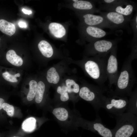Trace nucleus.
Listing matches in <instances>:
<instances>
[{
  "label": "nucleus",
  "mask_w": 137,
  "mask_h": 137,
  "mask_svg": "<svg viewBox=\"0 0 137 137\" xmlns=\"http://www.w3.org/2000/svg\"><path fill=\"white\" fill-rule=\"evenodd\" d=\"M6 58L9 62L15 66H21L23 64V61L22 58L17 55L13 50H9L7 52Z\"/></svg>",
  "instance_id": "a211bd4d"
},
{
  "label": "nucleus",
  "mask_w": 137,
  "mask_h": 137,
  "mask_svg": "<svg viewBox=\"0 0 137 137\" xmlns=\"http://www.w3.org/2000/svg\"><path fill=\"white\" fill-rule=\"evenodd\" d=\"M38 48L42 55L47 58L52 57L54 53L53 48L50 44L45 40L41 41L38 45Z\"/></svg>",
  "instance_id": "f3484780"
},
{
  "label": "nucleus",
  "mask_w": 137,
  "mask_h": 137,
  "mask_svg": "<svg viewBox=\"0 0 137 137\" xmlns=\"http://www.w3.org/2000/svg\"><path fill=\"white\" fill-rule=\"evenodd\" d=\"M121 40V38H117L113 40L100 39L95 41L86 46V54L93 57L108 55Z\"/></svg>",
  "instance_id": "39448f33"
},
{
  "label": "nucleus",
  "mask_w": 137,
  "mask_h": 137,
  "mask_svg": "<svg viewBox=\"0 0 137 137\" xmlns=\"http://www.w3.org/2000/svg\"><path fill=\"white\" fill-rule=\"evenodd\" d=\"M15 30L13 24L4 19L0 20V30L2 32L11 36L14 33Z\"/></svg>",
  "instance_id": "6ab92c4d"
},
{
  "label": "nucleus",
  "mask_w": 137,
  "mask_h": 137,
  "mask_svg": "<svg viewBox=\"0 0 137 137\" xmlns=\"http://www.w3.org/2000/svg\"><path fill=\"white\" fill-rule=\"evenodd\" d=\"M52 112L56 118L60 121H65L69 117L68 111L65 108L60 107L55 108Z\"/></svg>",
  "instance_id": "412c9836"
},
{
  "label": "nucleus",
  "mask_w": 137,
  "mask_h": 137,
  "mask_svg": "<svg viewBox=\"0 0 137 137\" xmlns=\"http://www.w3.org/2000/svg\"><path fill=\"white\" fill-rule=\"evenodd\" d=\"M56 92L59 95L60 99L61 101L65 102L69 100L70 96L67 91L66 87L64 83L57 87Z\"/></svg>",
  "instance_id": "5701e85b"
},
{
  "label": "nucleus",
  "mask_w": 137,
  "mask_h": 137,
  "mask_svg": "<svg viewBox=\"0 0 137 137\" xmlns=\"http://www.w3.org/2000/svg\"><path fill=\"white\" fill-rule=\"evenodd\" d=\"M80 86L79 97L81 99L91 104L97 113L102 108L106 98L104 95L106 91L104 87L90 84L82 81Z\"/></svg>",
  "instance_id": "7ed1b4c3"
},
{
  "label": "nucleus",
  "mask_w": 137,
  "mask_h": 137,
  "mask_svg": "<svg viewBox=\"0 0 137 137\" xmlns=\"http://www.w3.org/2000/svg\"><path fill=\"white\" fill-rule=\"evenodd\" d=\"M61 78L60 73L56 67H52L47 71L46 79L48 82L54 85L58 84Z\"/></svg>",
  "instance_id": "2eb2a0df"
},
{
  "label": "nucleus",
  "mask_w": 137,
  "mask_h": 137,
  "mask_svg": "<svg viewBox=\"0 0 137 137\" xmlns=\"http://www.w3.org/2000/svg\"><path fill=\"white\" fill-rule=\"evenodd\" d=\"M80 17L82 25L95 26L102 29L109 28L114 29L117 28L101 15L81 12Z\"/></svg>",
  "instance_id": "0eeeda50"
},
{
  "label": "nucleus",
  "mask_w": 137,
  "mask_h": 137,
  "mask_svg": "<svg viewBox=\"0 0 137 137\" xmlns=\"http://www.w3.org/2000/svg\"><path fill=\"white\" fill-rule=\"evenodd\" d=\"M72 5L74 8L81 11L82 12L94 14L99 13L101 11L96 7L93 3L88 1L77 0L76 2H74Z\"/></svg>",
  "instance_id": "ddd939ff"
},
{
  "label": "nucleus",
  "mask_w": 137,
  "mask_h": 137,
  "mask_svg": "<svg viewBox=\"0 0 137 137\" xmlns=\"http://www.w3.org/2000/svg\"><path fill=\"white\" fill-rule=\"evenodd\" d=\"M45 89V85L44 82L39 81L38 83V87L35 96V101L37 103H40L43 100Z\"/></svg>",
  "instance_id": "b1692460"
},
{
  "label": "nucleus",
  "mask_w": 137,
  "mask_h": 137,
  "mask_svg": "<svg viewBox=\"0 0 137 137\" xmlns=\"http://www.w3.org/2000/svg\"><path fill=\"white\" fill-rule=\"evenodd\" d=\"M22 11L25 14L29 15L32 13L31 11L27 10L24 9H23L22 10Z\"/></svg>",
  "instance_id": "7c9ffc66"
},
{
  "label": "nucleus",
  "mask_w": 137,
  "mask_h": 137,
  "mask_svg": "<svg viewBox=\"0 0 137 137\" xmlns=\"http://www.w3.org/2000/svg\"></svg>",
  "instance_id": "c9c22d12"
},
{
  "label": "nucleus",
  "mask_w": 137,
  "mask_h": 137,
  "mask_svg": "<svg viewBox=\"0 0 137 137\" xmlns=\"http://www.w3.org/2000/svg\"><path fill=\"white\" fill-rule=\"evenodd\" d=\"M48 28L51 33L57 38H62L66 34L65 27L62 24L59 23L53 22L50 23Z\"/></svg>",
  "instance_id": "4468645a"
},
{
  "label": "nucleus",
  "mask_w": 137,
  "mask_h": 137,
  "mask_svg": "<svg viewBox=\"0 0 137 137\" xmlns=\"http://www.w3.org/2000/svg\"><path fill=\"white\" fill-rule=\"evenodd\" d=\"M99 13L117 28H124L126 29L128 33H131L129 25L131 19L113 11H100Z\"/></svg>",
  "instance_id": "6e6552de"
},
{
  "label": "nucleus",
  "mask_w": 137,
  "mask_h": 137,
  "mask_svg": "<svg viewBox=\"0 0 137 137\" xmlns=\"http://www.w3.org/2000/svg\"><path fill=\"white\" fill-rule=\"evenodd\" d=\"M13 137H18L13 136Z\"/></svg>",
  "instance_id": "f704fd0d"
},
{
  "label": "nucleus",
  "mask_w": 137,
  "mask_h": 137,
  "mask_svg": "<svg viewBox=\"0 0 137 137\" xmlns=\"http://www.w3.org/2000/svg\"><path fill=\"white\" fill-rule=\"evenodd\" d=\"M81 29L83 39L90 42L100 39L109 33L102 28L93 26L82 25Z\"/></svg>",
  "instance_id": "f8f14e48"
},
{
  "label": "nucleus",
  "mask_w": 137,
  "mask_h": 137,
  "mask_svg": "<svg viewBox=\"0 0 137 137\" xmlns=\"http://www.w3.org/2000/svg\"><path fill=\"white\" fill-rule=\"evenodd\" d=\"M4 102L5 101L4 99L0 97V110L3 108L2 105L5 102Z\"/></svg>",
  "instance_id": "2f4dec72"
},
{
  "label": "nucleus",
  "mask_w": 137,
  "mask_h": 137,
  "mask_svg": "<svg viewBox=\"0 0 137 137\" xmlns=\"http://www.w3.org/2000/svg\"><path fill=\"white\" fill-rule=\"evenodd\" d=\"M128 101L127 97L112 96L106 97L102 108L111 114L118 115L126 111Z\"/></svg>",
  "instance_id": "423d86ee"
},
{
  "label": "nucleus",
  "mask_w": 137,
  "mask_h": 137,
  "mask_svg": "<svg viewBox=\"0 0 137 137\" xmlns=\"http://www.w3.org/2000/svg\"><path fill=\"white\" fill-rule=\"evenodd\" d=\"M36 121L34 117H29L23 122L22 125V128L25 132H32L36 129Z\"/></svg>",
  "instance_id": "4be33fe9"
},
{
  "label": "nucleus",
  "mask_w": 137,
  "mask_h": 137,
  "mask_svg": "<svg viewBox=\"0 0 137 137\" xmlns=\"http://www.w3.org/2000/svg\"><path fill=\"white\" fill-rule=\"evenodd\" d=\"M94 121H89L80 118L78 123L80 126L97 132L103 137H113L112 131L111 130L105 127L101 122L100 118L98 115Z\"/></svg>",
  "instance_id": "9b49d317"
},
{
  "label": "nucleus",
  "mask_w": 137,
  "mask_h": 137,
  "mask_svg": "<svg viewBox=\"0 0 137 137\" xmlns=\"http://www.w3.org/2000/svg\"><path fill=\"white\" fill-rule=\"evenodd\" d=\"M128 103L126 109L128 112L137 115V90L135 89L129 96Z\"/></svg>",
  "instance_id": "dca6fc26"
},
{
  "label": "nucleus",
  "mask_w": 137,
  "mask_h": 137,
  "mask_svg": "<svg viewBox=\"0 0 137 137\" xmlns=\"http://www.w3.org/2000/svg\"><path fill=\"white\" fill-rule=\"evenodd\" d=\"M77 0H73V1L74 2H76L77 1Z\"/></svg>",
  "instance_id": "72a5a7b5"
},
{
  "label": "nucleus",
  "mask_w": 137,
  "mask_h": 137,
  "mask_svg": "<svg viewBox=\"0 0 137 137\" xmlns=\"http://www.w3.org/2000/svg\"><path fill=\"white\" fill-rule=\"evenodd\" d=\"M130 24L132 28V30L134 34V37L132 41H137V13H135L134 17L131 19Z\"/></svg>",
  "instance_id": "a878e982"
},
{
  "label": "nucleus",
  "mask_w": 137,
  "mask_h": 137,
  "mask_svg": "<svg viewBox=\"0 0 137 137\" xmlns=\"http://www.w3.org/2000/svg\"><path fill=\"white\" fill-rule=\"evenodd\" d=\"M130 1L124 0H102L95 1L100 4L108 5H115L126 3Z\"/></svg>",
  "instance_id": "cd10ccee"
},
{
  "label": "nucleus",
  "mask_w": 137,
  "mask_h": 137,
  "mask_svg": "<svg viewBox=\"0 0 137 137\" xmlns=\"http://www.w3.org/2000/svg\"><path fill=\"white\" fill-rule=\"evenodd\" d=\"M108 55H97L90 58L85 57L77 62L85 73L98 85L104 87L107 79L106 67Z\"/></svg>",
  "instance_id": "f257e3e1"
},
{
  "label": "nucleus",
  "mask_w": 137,
  "mask_h": 137,
  "mask_svg": "<svg viewBox=\"0 0 137 137\" xmlns=\"http://www.w3.org/2000/svg\"><path fill=\"white\" fill-rule=\"evenodd\" d=\"M29 90L27 96V99L29 101L32 100L35 97L37 92L38 83L34 80H31L29 83Z\"/></svg>",
  "instance_id": "393cba45"
},
{
  "label": "nucleus",
  "mask_w": 137,
  "mask_h": 137,
  "mask_svg": "<svg viewBox=\"0 0 137 137\" xmlns=\"http://www.w3.org/2000/svg\"><path fill=\"white\" fill-rule=\"evenodd\" d=\"M133 60L128 57L119 73L115 85V90L111 91L112 96L127 97L129 96L136 81V78L132 66Z\"/></svg>",
  "instance_id": "f03ea898"
},
{
  "label": "nucleus",
  "mask_w": 137,
  "mask_h": 137,
  "mask_svg": "<svg viewBox=\"0 0 137 137\" xmlns=\"http://www.w3.org/2000/svg\"><path fill=\"white\" fill-rule=\"evenodd\" d=\"M18 25L21 28H26L27 27V25L26 23L23 21H20L18 23Z\"/></svg>",
  "instance_id": "c756f323"
},
{
  "label": "nucleus",
  "mask_w": 137,
  "mask_h": 137,
  "mask_svg": "<svg viewBox=\"0 0 137 137\" xmlns=\"http://www.w3.org/2000/svg\"><path fill=\"white\" fill-rule=\"evenodd\" d=\"M115 117L114 137H130L136 128L137 115L126 112L115 116Z\"/></svg>",
  "instance_id": "20e7f679"
},
{
  "label": "nucleus",
  "mask_w": 137,
  "mask_h": 137,
  "mask_svg": "<svg viewBox=\"0 0 137 137\" xmlns=\"http://www.w3.org/2000/svg\"><path fill=\"white\" fill-rule=\"evenodd\" d=\"M136 7V3L130 1L126 3L115 5L100 4L98 8L101 11L114 12L132 19Z\"/></svg>",
  "instance_id": "9d476101"
},
{
  "label": "nucleus",
  "mask_w": 137,
  "mask_h": 137,
  "mask_svg": "<svg viewBox=\"0 0 137 137\" xmlns=\"http://www.w3.org/2000/svg\"><path fill=\"white\" fill-rule=\"evenodd\" d=\"M1 74L3 78L6 81L11 82H16L18 81L14 75L11 74L7 71L1 72Z\"/></svg>",
  "instance_id": "bb28decb"
},
{
  "label": "nucleus",
  "mask_w": 137,
  "mask_h": 137,
  "mask_svg": "<svg viewBox=\"0 0 137 137\" xmlns=\"http://www.w3.org/2000/svg\"><path fill=\"white\" fill-rule=\"evenodd\" d=\"M64 83L70 96V95L75 94L79 97L80 86L74 80L71 78H67L65 80Z\"/></svg>",
  "instance_id": "aec40b11"
},
{
  "label": "nucleus",
  "mask_w": 137,
  "mask_h": 137,
  "mask_svg": "<svg viewBox=\"0 0 137 137\" xmlns=\"http://www.w3.org/2000/svg\"><path fill=\"white\" fill-rule=\"evenodd\" d=\"M2 108L4 110L6 111L7 114L8 115L11 117L13 115L14 113V108L13 106L4 102L3 104Z\"/></svg>",
  "instance_id": "c85d7f7f"
},
{
  "label": "nucleus",
  "mask_w": 137,
  "mask_h": 137,
  "mask_svg": "<svg viewBox=\"0 0 137 137\" xmlns=\"http://www.w3.org/2000/svg\"><path fill=\"white\" fill-rule=\"evenodd\" d=\"M117 46L111 51L108 56L106 67V72L109 82V88L115 85L119 72L117 57Z\"/></svg>",
  "instance_id": "1a4fd4ad"
},
{
  "label": "nucleus",
  "mask_w": 137,
  "mask_h": 137,
  "mask_svg": "<svg viewBox=\"0 0 137 137\" xmlns=\"http://www.w3.org/2000/svg\"><path fill=\"white\" fill-rule=\"evenodd\" d=\"M15 76L16 77H20L21 75L20 74V73H18L14 74Z\"/></svg>",
  "instance_id": "473e14b6"
}]
</instances>
